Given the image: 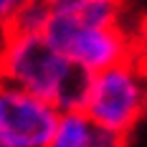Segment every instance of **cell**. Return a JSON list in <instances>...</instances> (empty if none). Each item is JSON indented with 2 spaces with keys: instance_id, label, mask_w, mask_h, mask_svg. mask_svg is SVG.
Listing matches in <instances>:
<instances>
[{
  "instance_id": "obj_1",
  "label": "cell",
  "mask_w": 147,
  "mask_h": 147,
  "mask_svg": "<svg viewBox=\"0 0 147 147\" xmlns=\"http://www.w3.org/2000/svg\"><path fill=\"white\" fill-rule=\"evenodd\" d=\"M84 112L96 127L127 137L147 112V74L132 61L94 74Z\"/></svg>"
},
{
  "instance_id": "obj_2",
  "label": "cell",
  "mask_w": 147,
  "mask_h": 147,
  "mask_svg": "<svg viewBox=\"0 0 147 147\" xmlns=\"http://www.w3.org/2000/svg\"><path fill=\"white\" fill-rule=\"evenodd\" d=\"M43 38L89 74H99L117 63L132 61V46L124 28L84 26L76 10H53Z\"/></svg>"
},
{
  "instance_id": "obj_3",
  "label": "cell",
  "mask_w": 147,
  "mask_h": 147,
  "mask_svg": "<svg viewBox=\"0 0 147 147\" xmlns=\"http://www.w3.org/2000/svg\"><path fill=\"white\" fill-rule=\"evenodd\" d=\"M74 66L43 36H3L0 46V79L56 102L61 86Z\"/></svg>"
},
{
  "instance_id": "obj_4",
  "label": "cell",
  "mask_w": 147,
  "mask_h": 147,
  "mask_svg": "<svg viewBox=\"0 0 147 147\" xmlns=\"http://www.w3.org/2000/svg\"><path fill=\"white\" fill-rule=\"evenodd\" d=\"M59 119L53 102L0 79V132L10 147H48Z\"/></svg>"
},
{
  "instance_id": "obj_5",
  "label": "cell",
  "mask_w": 147,
  "mask_h": 147,
  "mask_svg": "<svg viewBox=\"0 0 147 147\" xmlns=\"http://www.w3.org/2000/svg\"><path fill=\"white\" fill-rule=\"evenodd\" d=\"M94 129L96 124L86 117V112H61L48 147H91Z\"/></svg>"
},
{
  "instance_id": "obj_6",
  "label": "cell",
  "mask_w": 147,
  "mask_h": 147,
  "mask_svg": "<svg viewBox=\"0 0 147 147\" xmlns=\"http://www.w3.org/2000/svg\"><path fill=\"white\" fill-rule=\"evenodd\" d=\"M53 15L51 0H26L3 36H43Z\"/></svg>"
},
{
  "instance_id": "obj_7",
  "label": "cell",
  "mask_w": 147,
  "mask_h": 147,
  "mask_svg": "<svg viewBox=\"0 0 147 147\" xmlns=\"http://www.w3.org/2000/svg\"><path fill=\"white\" fill-rule=\"evenodd\" d=\"M76 15L91 28H122L124 0H86L81 8H76Z\"/></svg>"
},
{
  "instance_id": "obj_8",
  "label": "cell",
  "mask_w": 147,
  "mask_h": 147,
  "mask_svg": "<svg viewBox=\"0 0 147 147\" xmlns=\"http://www.w3.org/2000/svg\"><path fill=\"white\" fill-rule=\"evenodd\" d=\"M91 147H124V137L117 134V132H109V129L96 127V129H94Z\"/></svg>"
},
{
  "instance_id": "obj_9",
  "label": "cell",
  "mask_w": 147,
  "mask_h": 147,
  "mask_svg": "<svg viewBox=\"0 0 147 147\" xmlns=\"http://www.w3.org/2000/svg\"><path fill=\"white\" fill-rule=\"evenodd\" d=\"M26 0H0V33L10 26V20L15 18V13L23 8Z\"/></svg>"
},
{
  "instance_id": "obj_10",
  "label": "cell",
  "mask_w": 147,
  "mask_h": 147,
  "mask_svg": "<svg viewBox=\"0 0 147 147\" xmlns=\"http://www.w3.org/2000/svg\"><path fill=\"white\" fill-rule=\"evenodd\" d=\"M86 0H51V5H53V10H76V8H81Z\"/></svg>"
},
{
  "instance_id": "obj_11",
  "label": "cell",
  "mask_w": 147,
  "mask_h": 147,
  "mask_svg": "<svg viewBox=\"0 0 147 147\" xmlns=\"http://www.w3.org/2000/svg\"><path fill=\"white\" fill-rule=\"evenodd\" d=\"M0 147H10V142H8V140L3 137V132H0Z\"/></svg>"
}]
</instances>
